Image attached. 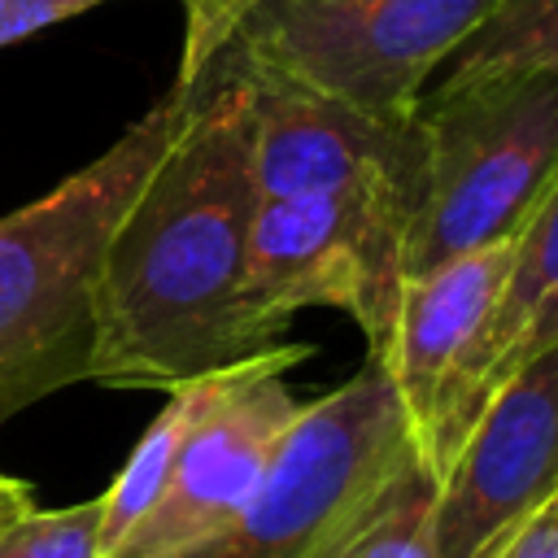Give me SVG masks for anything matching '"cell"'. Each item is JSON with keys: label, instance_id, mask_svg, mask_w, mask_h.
Returning a JSON list of instances; mask_svg holds the SVG:
<instances>
[{"label": "cell", "instance_id": "277c9868", "mask_svg": "<svg viewBox=\"0 0 558 558\" xmlns=\"http://www.w3.org/2000/svg\"><path fill=\"white\" fill-rule=\"evenodd\" d=\"M493 0H257L222 48L240 70L344 109L410 122Z\"/></svg>", "mask_w": 558, "mask_h": 558}, {"label": "cell", "instance_id": "2e32d148", "mask_svg": "<svg viewBox=\"0 0 558 558\" xmlns=\"http://www.w3.org/2000/svg\"><path fill=\"white\" fill-rule=\"evenodd\" d=\"M257 0H183V61H179V87H192L205 65L231 44L240 22L253 13Z\"/></svg>", "mask_w": 558, "mask_h": 558}, {"label": "cell", "instance_id": "6da1fadb", "mask_svg": "<svg viewBox=\"0 0 558 558\" xmlns=\"http://www.w3.org/2000/svg\"><path fill=\"white\" fill-rule=\"evenodd\" d=\"M248 135V78L214 57L196 78L192 113L105 244L92 384L170 392L266 353L240 314L244 235L257 205Z\"/></svg>", "mask_w": 558, "mask_h": 558}, {"label": "cell", "instance_id": "9c48e42d", "mask_svg": "<svg viewBox=\"0 0 558 558\" xmlns=\"http://www.w3.org/2000/svg\"><path fill=\"white\" fill-rule=\"evenodd\" d=\"M558 497V340L532 353L480 410L436 480L440 558H484Z\"/></svg>", "mask_w": 558, "mask_h": 558}, {"label": "cell", "instance_id": "7a4b0ae2", "mask_svg": "<svg viewBox=\"0 0 558 558\" xmlns=\"http://www.w3.org/2000/svg\"><path fill=\"white\" fill-rule=\"evenodd\" d=\"M192 100L196 83H174L92 166L0 218V427L39 397L87 379L105 244Z\"/></svg>", "mask_w": 558, "mask_h": 558}, {"label": "cell", "instance_id": "ac0fdd59", "mask_svg": "<svg viewBox=\"0 0 558 558\" xmlns=\"http://www.w3.org/2000/svg\"><path fill=\"white\" fill-rule=\"evenodd\" d=\"M484 558H558V497L514 523Z\"/></svg>", "mask_w": 558, "mask_h": 558}, {"label": "cell", "instance_id": "30bf717a", "mask_svg": "<svg viewBox=\"0 0 558 558\" xmlns=\"http://www.w3.org/2000/svg\"><path fill=\"white\" fill-rule=\"evenodd\" d=\"M240 74L248 78V96H253L248 170H253L257 201L262 196H366V201L401 205L414 218L418 183H423V144H418L414 118L384 122V118L344 109L336 100H323L314 92H301L292 83L248 74V70Z\"/></svg>", "mask_w": 558, "mask_h": 558}, {"label": "cell", "instance_id": "5bb4252c", "mask_svg": "<svg viewBox=\"0 0 558 558\" xmlns=\"http://www.w3.org/2000/svg\"><path fill=\"white\" fill-rule=\"evenodd\" d=\"M484 70L558 74V0H493L488 17L449 52L432 83L471 78Z\"/></svg>", "mask_w": 558, "mask_h": 558}, {"label": "cell", "instance_id": "ba28073f", "mask_svg": "<svg viewBox=\"0 0 558 558\" xmlns=\"http://www.w3.org/2000/svg\"><path fill=\"white\" fill-rule=\"evenodd\" d=\"M514 240L453 257L405 279L388 353L379 357L401 397L414 449L432 480L445 475L484 410L488 331L510 279Z\"/></svg>", "mask_w": 558, "mask_h": 558}, {"label": "cell", "instance_id": "5b68a950", "mask_svg": "<svg viewBox=\"0 0 558 558\" xmlns=\"http://www.w3.org/2000/svg\"><path fill=\"white\" fill-rule=\"evenodd\" d=\"M414 436L384 362L305 401L257 493L209 536L170 558H318L349 514L405 462Z\"/></svg>", "mask_w": 558, "mask_h": 558}, {"label": "cell", "instance_id": "8992f818", "mask_svg": "<svg viewBox=\"0 0 558 558\" xmlns=\"http://www.w3.org/2000/svg\"><path fill=\"white\" fill-rule=\"evenodd\" d=\"M410 209L366 196H262L244 235L240 314L257 349L310 305L349 314L384 357L405 288Z\"/></svg>", "mask_w": 558, "mask_h": 558}, {"label": "cell", "instance_id": "e0dca14e", "mask_svg": "<svg viewBox=\"0 0 558 558\" xmlns=\"http://www.w3.org/2000/svg\"><path fill=\"white\" fill-rule=\"evenodd\" d=\"M105 0H0V48L17 44L35 31H48L74 13H87Z\"/></svg>", "mask_w": 558, "mask_h": 558}, {"label": "cell", "instance_id": "4fadbf2b", "mask_svg": "<svg viewBox=\"0 0 558 558\" xmlns=\"http://www.w3.org/2000/svg\"><path fill=\"white\" fill-rule=\"evenodd\" d=\"M214 375H218V371H214ZM214 375H201V379H192V384L170 388L161 414L148 423V432L140 436V445H135L131 458L122 462L118 480L100 493V554H109V549L148 514V506H153L157 493L166 488V475H170V466H174L179 440H183L187 423L196 418V410L205 405Z\"/></svg>", "mask_w": 558, "mask_h": 558}, {"label": "cell", "instance_id": "3957f363", "mask_svg": "<svg viewBox=\"0 0 558 558\" xmlns=\"http://www.w3.org/2000/svg\"><path fill=\"white\" fill-rule=\"evenodd\" d=\"M414 126L423 183L405 279L514 240L558 179V74L484 70L427 83Z\"/></svg>", "mask_w": 558, "mask_h": 558}, {"label": "cell", "instance_id": "7c38bea8", "mask_svg": "<svg viewBox=\"0 0 558 558\" xmlns=\"http://www.w3.org/2000/svg\"><path fill=\"white\" fill-rule=\"evenodd\" d=\"M318 558H440L436 480L423 458H405L327 541Z\"/></svg>", "mask_w": 558, "mask_h": 558}, {"label": "cell", "instance_id": "9a60e30c", "mask_svg": "<svg viewBox=\"0 0 558 558\" xmlns=\"http://www.w3.org/2000/svg\"><path fill=\"white\" fill-rule=\"evenodd\" d=\"M0 558H100V497L61 510L31 506L0 532Z\"/></svg>", "mask_w": 558, "mask_h": 558}, {"label": "cell", "instance_id": "8fae6325", "mask_svg": "<svg viewBox=\"0 0 558 558\" xmlns=\"http://www.w3.org/2000/svg\"><path fill=\"white\" fill-rule=\"evenodd\" d=\"M558 340V179L545 201L532 209L523 231L514 235L510 279L488 331V371H484V405L488 397L541 349Z\"/></svg>", "mask_w": 558, "mask_h": 558}, {"label": "cell", "instance_id": "52a82bcc", "mask_svg": "<svg viewBox=\"0 0 558 558\" xmlns=\"http://www.w3.org/2000/svg\"><path fill=\"white\" fill-rule=\"evenodd\" d=\"M310 353L314 344L305 340H279L257 357L222 366L179 440L166 488L148 514L100 558H170L222 527L257 493L279 440L301 414L305 401L292 397L283 375Z\"/></svg>", "mask_w": 558, "mask_h": 558}, {"label": "cell", "instance_id": "d6986e66", "mask_svg": "<svg viewBox=\"0 0 558 558\" xmlns=\"http://www.w3.org/2000/svg\"><path fill=\"white\" fill-rule=\"evenodd\" d=\"M31 506H35L31 484H22V480H13V475H4V471H0V532H4L17 514H26Z\"/></svg>", "mask_w": 558, "mask_h": 558}]
</instances>
